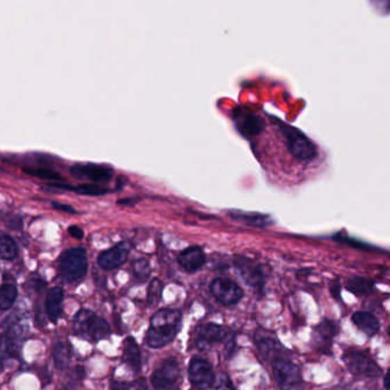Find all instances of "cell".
Returning a JSON list of instances; mask_svg holds the SVG:
<instances>
[{
  "label": "cell",
  "instance_id": "cell-18",
  "mask_svg": "<svg viewBox=\"0 0 390 390\" xmlns=\"http://www.w3.org/2000/svg\"><path fill=\"white\" fill-rule=\"evenodd\" d=\"M123 359L126 364L134 372H139L142 365V359H141V350L139 345L133 338L128 336L124 343V355Z\"/></svg>",
  "mask_w": 390,
  "mask_h": 390
},
{
  "label": "cell",
  "instance_id": "cell-13",
  "mask_svg": "<svg viewBox=\"0 0 390 390\" xmlns=\"http://www.w3.org/2000/svg\"><path fill=\"white\" fill-rule=\"evenodd\" d=\"M128 252H130V247L127 244H117L116 247L101 253L98 258V263H99L100 267L104 270H114L126 263Z\"/></svg>",
  "mask_w": 390,
  "mask_h": 390
},
{
  "label": "cell",
  "instance_id": "cell-32",
  "mask_svg": "<svg viewBox=\"0 0 390 390\" xmlns=\"http://www.w3.org/2000/svg\"><path fill=\"white\" fill-rule=\"evenodd\" d=\"M384 388L388 389V375H384Z\"/></svg>",
  "mask_w": 390,
  "mask_h": 390
},
{
  "label": "cell",
  "instance_id": "cell-9",
  "mask_svg": "<svg viewBox=\"0 0 390 390\" xmlns=\"http://www.w3.org/2000/svg\"><path fill=\"white\" fill-rule=\"evenodd\" d=\"M210 288L213 297L224 306H235L244 297L243 288L229 279H215Z\"/></svg>",
  "mask_w": 390,
  "mask_h": 390
},
{
  "label": "cell",
  "instance_id": "cell-3",
  "mask_svg": "<svg viewBox=\"0 0 390 390\" xmlns=\"http://www.w3.org/2000/svg\"><path fill=\"white\" fill-rule=\"evenodd\" d=\"M87 256L83 249H70L60 260V274L64 281L76 283L86 275Z\"/></svg>",
  "mask_w": 390,
  "mask_h": 390
},
{
  "label": "cell",
  "instance_id": "cell-28",
  "mask_svg": "<svg viewBox=\"0 0 390 390\" xmlns=\"http://www.w3.org/2000/svg\"><path fill=\"white\" fill-rule=\"evenodd\" d=\"M212 388L221 389V388H234V386L231 384V379L228 377V375H221L220 379L215 377L214 384H213V387Z\"/></svg>",
  "mask_w": 390,
  "mask_h": 390
},
{
  "label": "cell",
  "instance_id": "cell-1",
  "mask_svg": "<svg viewBox=\"0 0 390 390\" xmlns=\"http://www.w3.org/2000/svg\"><path fill=\"white\" fill-rule=\"evenodd\" d=\"M182 325V313L179 309L164 308L151 317L146 343L151 348H162L176 339Z\"/></svg>",
  "mask_w": 390,
  "mask_h": 390
},
{
  "label": "cell",
  "instance_id": "cell-8",
  "mask_svg": "<svg viewBox=\"0 0 390 390\" xmlns=\"http://www.w3.org/2000/svg\"><path fill=\"white\" fill-rule=\"evenodd\" d=\"M188 375L192 386L201 389L213 387L217 377L211 363L202 357H194L192 359L189 365Z\"/></svg>",
  "mask_w": 390,
  "mask_h": 390
},
{
  "label": "cell",
  "instance_id": "cell-7",
  "mask_svg": "<svg viewBox=\"0 0 390 390\" xmlns=\"http://www.w3.org/2000/svg\"><path fill=\"white\" fill-rule=\"evenodd\" d=\"M345 365L352 375L363 379H377L382 375V370L373 359L363 352H349L345 354Z\"/></svg>",
  "mask_w": 390,
  "mask_h": 390
},
{
  "label": "cell",
  "instance_id": "cell-31",
  "mask_svg": "<svg viewBox=\"0 0 390 390\" xmlns=\"http://www.w3.org/2000/svg\"><path fill=\"white\" fill-rule=\"evenodd\" d=\"M331 293H332L333 297L336 299V300H340V284L339 281H336L331 285Z\"/></svg>",
  "mask_w": 390,
  "mask_h": 390
},
{
  "label": "cell",
  "instance_id": "cell-29",
  "mask_svg": "<svg viewBox=\"0 0 390 390\" xmlns=\"http://www.w3.org/2000/svg\"><path fill=\"white\" fill-rule=\"evenodd\" d=\"M52 205L54 206V208L58 210V211L65 212V213H70V214H74V213H76V210H75L74 208H71V206H69V205H63L60 204V203L55 202Z\"/></svg>",
  "mask_w": 390,
  "mask_h": 390
},
{
  "label": "cell",
  "instance_id": "cell-10",
  "mask_svg": "<svg viewBox=\"0 0 390 390\" xmlns=\"http://www.w3.org/2000/svg\"><path fill=\"white\" fill-rule=\"evenodd\" d=\"M181 368L176 359H169L163 361L151 377V384L155 389H170L174 387L180 379Z\"/></svg>",
  "mask_w": 390,
  "mask_h": 390
},
{
  "label": "cell",
  "instance_id": "cell-12",
  "mask_svg": "<svg viewBox=\"0 0 390 390\" xmlns=\"http://www.w3.org/2000/svg\"><path fill=\"white\" fill-rule=\"evenodd\" d=\"M71 173L80 179L92 180L94 182H107L114 174L109 167L95 164H77L71 167Z\"/></svg>",
  "mask_w": 390,
  "mask_h": 390
},
{
  "label": "cell",
  "instance_id": "cell-14",
  "mask_svg": "<svg viewBox=\"0 0 390 390\" xmlns=\"http://www.w3.org/2000/svg\"><path fill=\"white\" fill-rule=\"evenodd\" d=\"M178 263L185 272L194 274L204 267L206 263V256L201 247H188L182 253H180Z\"/></svg>",
  "mask_w": 390,
  "mask_h": 390
},
{
  "label": "cell",
  "instance_id": "cell-4",
  "mask_svg": "<svg viewBox=\"0 0 390 390\" xmlns=\"http://www.w3.org/2000/svg\"><path fill=\"white\" fill-rule=\"evenodd\" d=\"M196 347L206 352L211 350L215 345L226 343L228 347H234V338L227 327H221L218 324L208 323L201 325L197 329L195 336Z\"/></svg>",
  "mask_w": 390,
  "mask_h": 390
},
{
  "label": "cell",
  "instance_id": "cell-30",
  "mask_svg": "<svg viewBox=\"0 0 390 390\" xmlns=\"http://www.w3.org/2000/svg\"><path fill=\"white\" fill-rule=\"evenodd\" d=\"M69 233H70L71 236L77 238V240H81L84 237L83 231H81L78 226H71V227L69 228Z\"/></svg>",
  "mask_w": 390,
  "mask_h": 390
},
{
  "label": "cell",
  "instance_id": "cell-6",
  "mask_svg": "<svg viewBox=\"0 0 390 390\" xmlns=\"http://www.w3.org/2000/svg\"><path fill=\"white\" fill-rule=\"evenodd\" d=\"M281 132L284 135L285 142L292 156L300 160H311L316 157V148L313 146L309 139L299 131L297 128L291 126L281 127Z\"/></svg>",
  "mask_w": 390,
  "mask_h": 390
},
{
  "label": "cell",
  "instance_id": "cell-20",
  "mask_svg": "<svg viewBox=\"0 0 390 390\" xmlns=\"http://www.w3.org/2000/svg\"><path fill=\"white\" fill-rule=\"evenodd\" d=\"M17 256V247L12 237L6 234H0V259H15Z\"/></svg>",
  "mask_w": 390,
  "mask_h": 390
},
{
  "label": "cell",
  "instance_id": "cell-5",
  "mask_svg": "<svg viewBox=\"0 0 390 390\" xmlns=\"http://www.w3.org/2000/svg\"><path fill=\"white\" fill-rule=\"evenodd\" d=\"M272 375L281 389H299L302 387L300 368L291 361L277 356L272 359Z\"/></svg>",
  "mask_w": 390,
  "mask_h": 390
},
{
  "label": "cell",
  "instance_id": "cell-26",
  "mask_svg": "<svg viewBox=\"0 0 390 390\" xmlns=\"http://www.w3.org/2000/svg\"><path fill=\"white\" fill-rule=\"evenodd\" d=\"M74 192L84 196H102L108 194L110 190L104 187L96 186V185H80V186L75 187Z\"/></svg>",
  "mask_w": 390,
  "mask_h": 390
},
{
  "label": "cell",
  "instance_id": "cell-24",
  "mask_svg": "<svg viewBox=\"0 0 390 390\" xmlns=\"http://www.w3.org/2000/svg\"><path fill=\"white\" fill-rule=\"evenodd\" d=\"M133 272H134L135 279L140 281H147L150 277V265L147 260H135L133 263Z\"/></svg>",
  "mask_w": 390,
  "mask_h": 390
},
{
  "label": "cell",
  "instance_id": "cell-17",
  "mask_svg": "<svg viewBox=\"0 0 390 390\" xmlns=\"http://www.w3.org/2000/svg\"><path fill=\"white\" fill-rule=\"evenodd\" d=\"M63 297V291L60 288H53L48 292L45 304L46 313H47L48 318L53 323H56L58 317L61 315Z\"/></svg>",
  "mask_w": 390,
  "mask_h": 390
},
{
  "label": "cell",
  "instance_id": "cell-19",
  "mask_svg": "<svg viewBox=\"0 0 390 390\" xmlns=\"http://www.w3.org/2000/svg\"><path fill=\"white\" fill-rule=\"evenodd\" d=\"M345 288L357 297H366L373 292V281L361 277H352L345 283Z\"/></svg>",
  "mask_w": 390,
  "mask_h": 390
},
{
  "label": "cell",
  "instance_id": "cell-16",
  "mask_svg": "<svg viewBox=\"0 0 390 390\" xmlns=\"http://www.w3.org/2000/svg\"><path fill=\"white\" fill-rule=\"evenodd\" d=\"M231 218L238 221L240 224H247L251 227L265 228L272 224L270 215L252 212L231 211L229 212Z\"/></svg>",
  "mask_w": 390,
  "mask_h": 390
},
{
  "label": "cell",
  "instance_id": "cell-21",
  "mask_svg": "<svg viewBox=\"0 0 390 390\" xmlns=\"http://www.w3.org/2000/svg\"><path fill=\"white\" fill-rule=\"evenodd\" d=\"M17 297V290L12 284L0 286V311H8Z\"/></svg>",
  "mask_w": 390,
  "mask_h": 390
},
{
  "label": "cell",
  "instance_id": "cell-15",
  "mask_svg": "<svg viewBox=\"0 0 390 390\" xmlns=\"http://www.w3.org/2000/svg\"><path fill=\"white\" fill-rule=\"evenodd\" d=\"M352 322L368 336H375L380 329L377 317L368 311H356L352 316Z\"/></svg>",
  "mask_w": 390,
  "mask_h": 390
},
{
  "label": "cell",
  "instance_id": "cell-2",
  "mask_svg": "<svg viewBox=\"0 0 390 390\" xmlns=\"http://www.w3.org/2000/svg\"><path fill=\"white\" fill-rule=\"evenodd\" d=\"M74 331L80 338L91 343H98L110 336V325L93 311L80 309L75 316Z\"/></svg>",
  "mask_w": 390,
  "mask_h": 390
},
{
  "label": "cell",
  "instance_id": "cell-25",
  "mask_svg": "<svg viewBox=\"0 0 390 390\" xmlns=\"http://www.w3.org/2000/svg\"><path fill=\"white\" fill-rule=\"evenodd\" d=\"M162 295H163V284L159 279H155L154 281H151L149 288H148V302L151 306H155L159 302Z\"/></svg>",
  "mask_w": 390,
  "mask_h": 390
},
{
  "label": "cell",
  "instance_id": "cell-11",
  "mask_svg": "<svg viewBox=\"0 0 390 390\" xmlns=\"http://www.w3.org/2000/svg\"><path fill=\"white\" fill-rule=\"evenodd\" d=\"M234 263L247 285L256 290H263L265 276L261 265L247 256H236Z\"/></svg>",
  "mask_w": 390,
  "mask_h": 390
},
{
  "label": "cell",
  "instance_id": "cell-27",
  "mask_svg": "<svg viewBox=\"0 0 390 390\" xmlns=\"http://www.w3.org/2000/svg\"><path fill=\"white\" fill-rule=\"evenodd\" d=\"M24 172L29 176H37L44 180H62L61 176L54 171L46 170V169H24Z\"/></svg>",
  "mask_w": 390,
  "mask_h": 390
},
{
  "label": "cell",
  "instance_id": "cell-22",
  "mask_svg": "<svg viewBox=\"0 0 390 390\" xmlns=\"http://www.w3.org/2000/svg\"><path fill=\"white\" fill-rule=\"evenodd\" d=\"M70 349L67 343H58L55 345L54 352H53V359H54L56 368L60 370L67 368L70 363Z\"/></svg>",
  "mask_w": 390,
  "mask_h": 390
},
{
  "label": "cell",
  "instance_id": "cell-23",
  "mask_svg": "<svg viewBox=\"0 0 390 390\" xmlns=\"http://www.w3.org/2000/svg\"><path fill=\"white\" fill-rule=\"evenodd\" d=\"M240 130L244 134L256 135L263 130V124L260 122L259 118H256V116H250V117H245L243 119Z\"/></svg>",
  "mask_w": 390,
  "mask_h": 390
}]
</instances>
